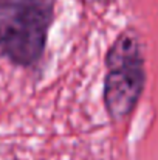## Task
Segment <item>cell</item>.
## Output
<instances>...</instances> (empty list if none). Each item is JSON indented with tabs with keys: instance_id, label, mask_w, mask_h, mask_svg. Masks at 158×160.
Listing matches in <instances>:
<instances>
[{
	"instance_id": "obj_1",
	"label": "cell",
	"mask_w": 158,
	"mask_h": 160,
	"mask_svg": "<svg viewBox=\"0 0 158 160\" xmlns=\"http://www.w3.org/2000/svg\"><path fill=\"white\" fill-rule=\"evenodd\" d=\"M54 9L56 0H0V58L23 68L37 65Z\"/></svg>"
},
{
	"instance_id": "obj_2",
	"label": "cell",
	"mask_w": 158,
	"mask_h": 160,
	"mask_svg": "<svg viewBox=\"0 0 158 160\" xmlns=\"http://www.w3.org/2000/svg\"><path fill=\"white\" fill-rule=\"evenodd\" d=\"M104 81V106L113 121L132 113L146 86L144 58L138 38L132 31L121 33L110 47Z\"/></svg>"
}]
</instances>
